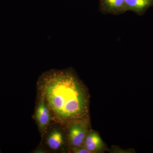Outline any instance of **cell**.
<instances>
[{
    "instance_id": "6",
    "label": "cell",
    "mask_w": 153,
    "mask_h": 153,
    "mask_svg": "<svg viewBox=\"0 0 153 153\" xmlns=\"http://www.w3.org/2000/svg\"><path fill=\"white\" fill-rule=\"evenodd\" d=\"M82 146L91 153L101 150L104 144L98 134L94 131H88Z\"/></svg>"
},
{
    "instance_id": "8",
    "label": "cell",
    "mask_w": 153,
    "mask_h": 153,
    "mask_svg": "<svg viewBox=\"0 0 153 153\" xmlns=\"http://www.w3.org/2000/svg\"><path fill=\"white\" fill-rule=\"evenodd\" d=\"M69 151L74 153H91L83 146L73 148Z\"/></svg>"
},
{
    "instance_id": "7",
    "label": "cell",
    "mask_w": 153,
    "mask_h": 153,
    "mask_svg": "<svg viewBox=\"0 0 153 153\" xmlns=\"http://www.w3.org/2000/svg\"><path fill=\"white\" fill-rule=\"evenodd\" d=\"M153 4V0H125L126 11L140 13Z\"/></svg>"
},
{
    "instance_id": "9",
    "label": "cell",
    "mask_w": 153,
    "mask_h": 153,
    "mask_svg": "<svg viewBox=\"0 0 153 153\" xmlns=\"http://www.w3.org/2000/svg\"><path fill=\"white\" fill-rule=\"evenodd\" d=\"M33 152L37 153H47V151L45 149H44V146H43L42 144L41 143V145H40V146H39L38 148H37V149H36L35 151H34V152Z\"/></svg>"
},
{
    "instance_id": "4",
    "label": "cell",
    "mask_w": 153,
    "mask_h": 153,
    "mask_svg": "<svg viewBox=\"0 0 153 153\" xmlns=\"http://www.w3.org/2000/svg\"><path fill=\"white\" fill-rule=\"evenodd\" d=\"M37 95L34 119L42 138L53 121V117L44 97L40 94Z\"/></svg>"
},
{
    "instance_id": "1",
    "label": "cell",
    "mask_w": 153,
    "mask_h": 153,
    "mask_svg": "<svg viewBox=\"0 0 153 153\" xmlns=\"http://www.w3.org/2000/svg\"><path fill=\"white\" fill-rule=\"evenodd\" d=\"M37 94L45 101L53 121L66 126L88 120L89 98L85 85L70 69H51L39 77Z\"/></svg>"
},
{
    "instance_id": "5",
    "label": "cell",
    "mask_w": 153,
    "mask_h": 153,
    "mask_svg": "<svg viewBox=\"0 0 153 153\" xmlns=\"http://www.w3.org/2000/svg\"><path fill=\"white\" fill-rule=\"evenodd\" d=\"M100 3L105 13L118 15L126 11L125 0H100Z\"/></svg>"
},
{
    "instance_id": "2",
    "label": "cell",
    "mask_w": 153,
    "mask_h": 153,
    "mask_svg": "<svg viewBox=\"0 0 153 153\" xmlns=\"http://www.w3.org/2000/svg\"><path fill=\"white\" fill-rule=\"evenodd\" d=\"M41 139V143L47 153L64 152L68 147L66 126L53 121Z\"/></svg>"
},
{
    "instance_id": "3",
    "label": "cell",
    "mask_w": 153,
    "mask_h": 153,
    "mask_svg": "<svg viewBox=\"0 0 153 153\" xmlns=\"http://www.w3.org/2000/svg\"><path fill=\"white\" fill-rule=\"evenodd\" d=\"M66 126L69 150L83 146L88 131V120L72 122Z\"/></svg>"
}]
</instances>
